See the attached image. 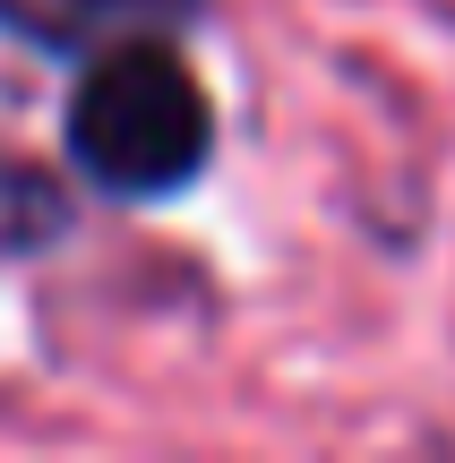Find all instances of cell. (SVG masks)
Returning a JSON list of instances; mask_svg holds the SVG:
<instances>
[{"label": "cell", "instance_id": "1", "mask_svg": "<svg viewBox=\"0 0 455 463\" xmlns=\"http://www.w3.org/2000/svg\"><path fill=\"white\" fill-rule=\"evenodd\" d=\"M215 155V103L198 69L155 34H120L69 95V164L103 198H181Z\"/></svg>", "mask_w": 455, "mask_h": 463}, {"label": "cell", "instance_id": "2", "mask_svg": "<svg viewBox=\"0 0 455 463\" xmlns=\"http://www.w3.org/2000/svg\"><path fill=\"white\" fill-rule=\"evenodd\" d=\"M198 0H0L26 43H52V52H103L137 26H164V17H189Z\"/></svg>", "mask_w": 455, "mask_h": 463}]
</instances>
